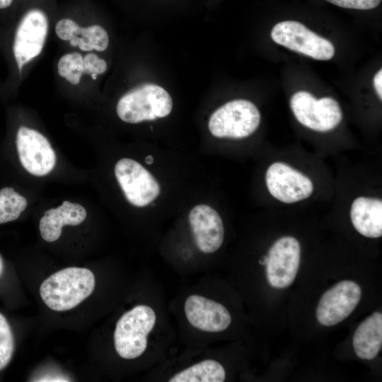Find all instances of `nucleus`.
Here are the masks:
<instances>
[{"label": "nucleus", "mask_w": 382, "mask_h": 382, "mask_svg": "<svg viewBox=\"0 0 382 382\" xmlns=\"http://www.w3.org/2000/svg\"><path fill=\"white\" fill-rule=\"evenodd\" d=\"M93 273L86 268L71 267L52 274L40 285L42 300L50 309L55 311L71 310L93 291Z\"/></svg>", "instance_id": "obj_1"}, {"label": "nucleus", "mask_w": 382, "mask_h": 382, "mask_svg": "<svg viewBox=\"0 0 382 382\" xmlns=\"http://www.w3.org/2000/svg\"><path fill=\"white\" fill-rule=\"evenodd\" d=\"M173 105L171 96L163 86L146 83L125 93L117 102L116 112L122 121L137 124L168 116Z\"/></svg>", "instance_id": "obj_2"}, {"label": "nucleus", "mask_w": 382, "mask_h": 382, "mask_svg": "<svg viewBox=\"0 0 382 382\" xmlns=\"http://www.w3.org/2000/svg\"><path fill=\"white\" fill-rule=\"evenodd\" d=\"M156 320L154 311L146 305H138L124 313L117 322L114 345L123 359L140 357L147 347V336Z\"/></svg>", "instance_id": "obj_3"}, {"label": "nucleus", "mask_w": 382, "mask_h": 382, "mask_svg": "<svg viewBox=\"0 0 382 382\" xmlns=\"http://www.w3.org/2000/svg\"><path fill=\"white\" fill-rule=\"evenodd\" d=\"M260 118V111L253 103L236 99L226 103L212 114L208 128L218 138L241 139L256 131Z\"/></svg>", "instance_id": "obj_4"}, {"label": "nucleus", "mask_w": 382, "mask_h": 382, "mask_svg": "<svg viewBox=\"0 0 382 382\" xmlns=\"http://www.w3.org/2000/svg\"><path fill=\"white\" fill-rule=\"evenodd\" d=\"M270 35L277 44L315 59L328 60L335 54L330 41L299 21H281L274 25Z\"/></svg>", "instance_id": "obj_5"}, {"label": "nucleus", "mask_w": 382, "mask_h": 382, "mask_svg": "<svg viewBox=\"0 0 382 382\" xmlns=\"http://www.w3.org/2000/svg\"><path fill=\"white\" fill-rule=\"evenodd\" d=\"M290 107L302 125L317 132L332 130L342 118L337 100L330 97L316 99L305 91H298L291 96Z\"/></svg>", "instance_id": "obj_6"}, {"label": "nucleus", "mask_w": 382, "mask_h": 382, "mask_svg": "<svg viewBox=\"0 0 382 382\" xmlns=\"http://www.w3.org/2000/svg\"><path fill=\"white\" fill-rule=\"evenodd\" d=\"M48 28L47 15L39 8L30 9L21 18L13 45V55L20 72L26 64L41 53Z\"/></svg>", "instance_id": "obj_7"}, {"label": "nucleus", "mask_w": 382, "mask_h": 382, "mask_svg": "<svg viewBox=\"0 0 382 382\" xmlns=\"http://www.w3.org/2000/svg\"><path fill=\"white\" fill-rule=\"evenodd\" d=\"M115 174L127 199L136 207H144L155 200L161 188L155 178L144 166L131 158L119 160Z\"/></svg>", "instance_id": "obj_8"}, {"label": "nucleus", "mask_w": 382, "mask_h": 382, "mask_svg": "<svg viewBox=\"0 0 382 382\" xmlns=\"http://www.w3.org/2000/svg\"><path fill=\"white\" fill-rule=\"evenodd\" d=\"M16 147L23 168L35 176H44L55 166L56 155L48 139L38 131L25 126L16 134Z\"/></svg>", "instance_id": "obj_9"}, {"label": "nucleus", "mask_w": 382, "mask_h": 382, "mask_svg": "<svg viewBox=\"0 0 382 382\" xmlns=\"http://www.w3.org/2000/svg\"><path fill=\"white\" fill-rule=\"evenodd\" d=\"M301 257L299 241L292 236H283L271 246L267 255L266 274L274 288L290 286L296 276Z\"/></svg>", "instance_id": "obj_10"}, {"label": "nucleus", "mask_w": 382, "mask_h": 382, "mask_svg": "<svg viewBox=\"0 0 382 382\" xmlns=\"http://www.w3.org/2000/svg\"><path fill=\"white\" fill-rule=\"evenodd\" d=\"M265 182L272 197L288 204L307 199L313 191L309 178L282 162H274L268 167Z\"/></svg>", "instance_id": "obj_11"}, {"label": "nucleus", "mask_w": 382, "mask_h": 382, "mask_svg": "<svg viewBox=\"0 0 382 382\" xmlns=\"http://www.w3.org/2000/svg\"><path fill=\"white\" fill-rule=\"evenodd\" d=\"M361 297V289L354 282L344 280L326 291L316 308L318 321L324 326H333L347 318Z\"/></svg>", "instance_id": "obj_12"}, {"label": "nucleus", "mask_w": 382, "mask_h": 382, "mask_svg": "<svg viewBox=\"0 0 382 382\" xmlns=\"http://www.w3.org/2000/svg\"><path fill=\"white\" fill-rule=\"evenodd\" d=\"M185 313L192 327L204 332L224 331L231 323V315L224 306L196 294L185 300Z\"/></svg>", "instance_id": "obj_13"}, {"label": "nucleus", "mask_w": 382, "mask_h": 382, "mask_svg": "<svg viewBox=\"0 0 382 382\" xmlns=\"http://www.w3.org/2000/svg\"><path fill=\"white\" fill-rule=\"evenodd\" d=\"M189 222L197 248L204 253H212L221 246L224 238V224L219 213L206 204L193 207Z\"/></svg>", "instance_id": "obj_14"}, {"label": "nucleus", "mask_w": 382, "mask_h": 382, "mask_svg": "<svg viewBox=\"0 0 382 382\" xmlns=\"http://www.w3.org/2000/svg\"><path fill=\"white\" fill-rule=\"evenodd\" d=\"M57 35L62 40L69 41L73 47L78 46L83 51H105L109 45L108 32L99 25L81 27L70 18L59 20L55 26Z\"/></svg>", "instance_id": "obj_15"}, {"label": "nucleus", "mask_w": 382, "mask_h": 382, "mask_svg": "<svg viewBox=\"0 0 382 382\" xmlns=\"http://www.w3.org/2000/svg\"><path fill=\"white\" fill-rule=\"evenodd\" d=\"M86 215V209L81 204L64 201L61 206L45 212L39 224L40 235L45 241L54 242L60 237L63 226H77Z\"/></svg>", "instance_id": "obj_16"}, {"label": "nucleus", "mask_w": 382, "mask_h": 382, "mask_svg": "<svg viewBox=\"0 0 382 382\" xmlns=\"http://www.w3.org/2000/svg\"><path fill=\"white\" fill-rule=\"evenodd\" d=\"M350 218L354 228L368 238L382 236V201L378 198L359 197L351 206Z\"/></svg>", "instance_id": "obj_17"}, {"label": "nucleus", "mask_w": 382, "mask_h": 382, "mask_svg": "<svg viewBox=\"0 0 382 382\" xmlns=\"http://www.w3.org/2000/svg\"><path fill=\"white\" fill-rule=\"evenodd\" d=\"M352 345L360 359L371 360L378 355L382 347L381 313H374L358 326Z\"/></svg>", "instance_id": "obj_18"}, {"label": "nucleus", "mask_w": 382, "mask_h": 382, "mask_svg": "<svg viewBox=\"0 0 382 382\" xmlns=\"http://www.w3.org/2000/svg\"><path fill=\"white\" fill-rule=\"evenodd\" d=\"M226 373L222 365L213 359L193 364L175 374L169 382H223Z\"/></svg>", "instance_id": "obj_19"}, {"label": "nucleus", "mask_w": 382, "mask_h": 382, "mask_svg": "<svg viewBox=\"0 0 382 382\" xmlns=\"http://www.w3.org/2000/svg\"><path fill=\"white\" fill-rule=\"evenodd\" d=\"M27 205V199L13 188H2L0 190V224L16 220Z\"/></svg>", "instance_id": "obj_20"}, {"label": "nucleus", "mask_w": 382, "mask_h": 382, "mask_svg": "<svg viewBox=\"0 0 382 382\" xmlns=\"http://www.w3.org/2000/svg\"><path fill=\"white\" fill-rule=\"evenodd\" d=\"M58 74L71 84L79 83L83 71V59L79 52H70L63 55L57 64Z\"/></svg>", "instance_id": "obj_21"}, {"label": "nucleus", "mask_w": 382, "mask_h": 382, "mask_svg": "<svg viewBox=\"0 0 382 382\" xmlns=\"http://www.w3.org/2000/svg\"><path fill=\"white\" fill-rule=\"evenodd\" d=\"M14 351V338L5 316L0 313V370L9 364Z\"/></svg>", "instance_id": "obj_22"}, {"label": "nucleus", "mask_w": 382, "mask_h": 382, "mask_svg": "<svg viewBox=\"0 0 382 382\" xmlns=\"http://www.w3.org/2000/svg\"><path fill=\"white\" fill-rule=\"evenodd\" d=\"M84 74L91 76L93 79H96L98 75L105 73L108 68L105 60L94 53H88L83 57Z\"/></svg>", "instance_id": "obj_23"}, {"label": "nucleus", "mask_w": 382, "mask_h": 382, "mask_svg": "<svg viewBox=\"0 0 382 382\" xmlns=\"http://www.w3.org/2000/svg\"><path fill=\"white\" fill-rule=\"evenodd\" d=\"M337 6L357 10H369L376 8L381 0H325Z\"/></svg>", "instance_id": "obj_24"}, {"label": "nucleus", "mask_w": 382, "mask_h": 382, "mask_svg": "<svg viewBox=\"0 0 382 382\" xmlns=\"http://www.w3.org/2000/svg\"><path fill=\"white\" fill-rule=\"evenodd\" d=\"M374 86L375 91L380 98L382 100V70L381 69L378 71L376 75L374 77Z\"/></svg>", "instance_id": "obj_25"}, {"label": "nucleus", "mask_w": 382, "mask_h": 382, "mask_svg": "<svg viewBox=\"0 0 382 382\" xmlns=\"http://www.w3.org/2000/svg\"><path fill=\"white\" fill-rule=\"evenodd\" d=\"M13 0H0V8H6L8 7Z\"/></svg>", "instance_id": "obj_26"}, {"label": "nucleus", "mask_w": 382, "mask_h": 382, "mask_svg": "<svg viewBox=\"0 0 382 382\" xmlns=\"http://www.w3.org/2000/svg\"><path fill=\"white\" fill-rule=\"evenodd\" d=\"M145 161L147 164H151L154 161L153 160V157L151 156H146V158H145Z\"/></svg>", "instance_id": "obj_27"}, {"label": "nucleus", "mask_w": 382, "mask_h": 382, "mask_svg": "<svg viewBox=\"0 0 382 382\" xmlns=\"http://www.w3.org/2000/svg\"><path fill=\"white\" fill-rule=\"evenodd\" d=\"M4 270V263L1 257L0 256V276L2 274Z\"/></svg>", "instance_id": "obj_28"}, {"label": "nucleus", "mask_w": 382, "mask_h": 382, "mask_svg": "<svg viewBox=\"0 0 382 382\" xmlns=\"http://www.w3.org/2000/svg\"><path fill=\"white\" fill-rule=\"evenodd\" d=\"M259 262L261 264V265H266V262H267V256H263L259 261Z\"/></svg>", "instance_id": "obj_29"}]
</instances>
